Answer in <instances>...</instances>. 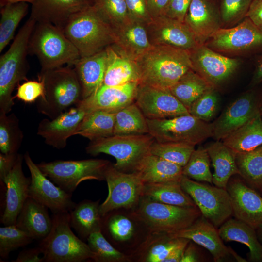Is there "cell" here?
Segmentation results:
<instances>
[{
    "label": "cell",
    "instance_id": "6da1fadb",
    "mask_svg": "<svg viewBox=\"0 0 262 262\" xmlns=\"http://www.w3.org/2000/svg\"><path fill=\"white\" fill-rule=\"evenodd\" d=\"M140 84L169 89L193 69L189 50L168 46H152L136 60Z\"/></svg>",
    "mask_w": 262,
    "mask_h": 262
},
{
    "label": "cell",
    "instance_id": "7a4b0ae2",
    "mask_svg": "<svg viewBox=\"0 0 262 262\" xmlns=\"http://www.w3.org/2000/svg\"><path fill=\"white\" fill-rule=\"evenodd\" d=\"M61 30L81 57L96 54L115 43L113 27L94 4L70 16Z\"/></svg>",
    "mask_w": 262,
    "mask_h": 262
},
{
    "label": "cell",
    "instance_id": "3957f363",
    "mask_svg": "<svg viewBox=\"0 0 262 262\" xmlns=\"http://www.w3.org/2000/svg\"><path fill=\"white\" fill-rule=\"evenodd\" d=\"M36 21L30 17L19 29L9 49L0 57V114H8L14 105L12 93L22 80L27 81L30 38Z\"/></svg>",
    "mask_w": 262,
    "mask_h": 262
},
{
    "label": "cell",
    "instance_id": "277c9868",
    "mask_svg": "<svg viewBox=\"0 0 262 262\" xmlns=\"http://www.w3.org/2000/svg\"><path fill=\"white\" fill-rule=\"evenodd\" d=\"M72 66H60L41 71L38 79L45 85V96L39 98L38 112L53 119L82 99V89Z\"/></svg>",
    "mask_w": 262,
    "mask_h": 262
},
{
    "label": "cell",
    "instance_id": "5b68a950",
    "mask_svg": "<svg viewBox=\"0 0 262 262\" xmlns=\"http://www.w3.org/2000/svg\"><path fill=\"white\" fill-rule=\"evenodd\" d=\"M29 54L36 56L41 71L55 68L65 64L72 66L81 58L74 45L56 26L37 22L30 38Z\"/></svg>",
    "mask_w": 262,
    "mask_h": 262
},
{
    "label": "cell",
    "instance_id": "8992f818",
    "mask_svg": "<svg viewBox=\"0 0 262 262\" xmlns=\"http://www.w3.org/2000/svg\"><path fill=\"white\" fill-rule=\"evenodd\" d=\"M52 227L41 240L40 247L44 262H81L93 260L95 254L72 232L69 212L53 213Z\"/></svg>",
    "mask_w": 262,
    "mask_h": 262
},
{
    "label": "cell",
    "instance_id": "52a82bcc",
    "mask_svg": "<svg viewBox=\"0 0 262 262\" xmlns=\"http://www.w3.org/2000/svg\"><path fill=\"white\" fill-rule=\"evenodd\" d=\"M134 212L153 233H172L192 225L201 216L196 207L166 204L142 196Z\"/></svg>",
    "mask_w": 262,
    "mask_h": 262
},
{
    "label": "cell",
    "instance_id": "ba28073f",
    "mask_svg": "<svg viewBox=\"0 0 262 262\" xmlns=\"http://www.w3.org/2000/svg\"><path fill=\"white\" fill-rule=\"evenodd\" d=\"M155 141L149 134L113 135L94 141L86 147L87 153L95 156L100 153L112 156L116 159L113 164L117 170L132 172L140 160L150 153Z\"/></svg>",
    "mask_w": 262,
    "mask_h": 262
},
{
    "label": "cell",
    "instance_id": "9c48e42d",
    "mask_svg": "<svg viewBox=\"0 0 262 262\" xmlns=\"http://www.w3.org/2000/svg\"><path fill=\"white\" fill-rule=\"evenodd\" d=\"M110 164L106 160L89 159L42 162L37 165L53 182L72 194L84 180H105V173Z\"/></svg>",
    "mask_w": 262,
    "mask_h": 262
},
{
    "label": "cell",
    "instance_id": "30bf717a",
    "mask_svg": "<svg viewBox=\"0 0 262 262\" xmlns=\"http://www.w3.org/2000/svg\"><path fill=\"white\" fill-rule=\"evenodd\" d=\"M149 133L161 143L198 144L213 136L212 123L201 120L189 114L172 118L149 119Z\"/></svg>",
    "mask_w": 262,
    "mask_h": 262
},
{
    "label": "cell",
    "instance_id": "8fae6325",
    "mask_svg": "<svg viewBox=\"0 0 262 262\" xmlns=\"http://www.w3.org/2000/svg\"><path fill=\"white\" fill-rule=\"evenodd\" d=\"M183 190L191 197L203 215L216 228L232 215L229 195L226 189L195 181L183 175Z\"/></svg>",
    "mask_w": 262,
    "mask_h": 262
},
{
    "label": "cell",
    "instance_id": "7c38bea8",
    "mask_svg": "<svg viewBox=\"0 0 262 262\" xmlns=\"http://www.w3.org/2000/svg\"><path fill=\"white\" fill-rule=\"evenodd\" d=\"M108 194L99 205L103 217L119 208H131L138 204L142 196L144 183L134 172L127 173L116 169L110 164L105 173Z\"/></svg>",
    "mask_w": 262,
    "mask_h": 262
},
{
    "label": "cell",
    "instance_id": "4fadbf2b",
    "mask_svg": "<svg viewBox=\"0 0 262 262\" xmlns=\"http://www.w3.org/2000/svg\"><path fill=\"white\" fill-rule=\"evenodd\" d=\"M215 51L238 53L262 48V31L247 17L235 27L220 28L204 44Z\"/></svg>",
    "mask_w": 262,
    "mask_h": 262
},
{
    "label": "cell",
    "instance_id": "5bb4252c",
    "mask_svg": "<svg viewBox=\"0 0 262 262\" xmlns=\"http://www.w3.org/2000/svg\"><path fill=\"white\" fill-rule=\"evenodd\" d=\"M24 159L31 174L29 196L47 207L53 213L69 212L76 205L72 194L67 193L48 179L28 152Z\"/></svg>",
    "mask_w": 262,
    "mask_h": 262
},
{
    "label": "cell",
    "instance_id": "9a60e30c",
    "mask_svg": "<svg viewBox=\"0 0 262 262\" xmlns=\"http://www.w3.org/2000/svg\"><path fill=\"white\" fill-rule=\"evenodd\" d=\"M262 98L250 90L230 104L212 123V137L222 140L260 114Z\"/></svg>",
    "mask_w": 262,
    "mask_h": 262
},
{
    "label": "cell",
    "instance_id": "2e32d148",
    "mask_svg": "<svg viewBox=\"0 0 262 262\" xmlns=\"http://www.w3.org/2000/svg\"><path fill=\"white\" fill-rule=\"evenodd\" d=\"M193 70L216 88L235 72L240 61L201 44L189 50Z\"/></svg>",
    "mask_w": 262,
    "mask_h": 262
},
{
    "label": "cell",
    "instance_id": "e0dca14e",
    "mask_svg": "<svg viewBox=\"0 0 262 262\" xmlns=\"http://www.w3.org/2000/svg\"><path fill=\"white\" fill-rule=\"evenodd\" d=\"M134 102L149 119L172 118L189 114L169 89L139 83Z\"/></svg>",
    "mask_w": 262,
    "mask_h": 262
},
{
    "label": "cell",
    "instance_id": "ac0fdd59",
    "mask_svg": "<svg viewBox=\"0 0 262 262\" xmlns=\"http://www.w3.org/2000/svg\"><path fill=\"white\" fill-rule=\"evenodd\" d=\"M146 27L153 46H168L189 51L201 45L184 22L164 15L153 18Z\"/></svg>",
    "mask_w": 262,
    "mask_h": 262
},
{
    "label": "cell",
    "instance_id": "d6986e66",
    "mask_svg": "<svg viewBox=\"0 0 262 262\" xmlns=\"http://www.w3.org/2000/svg\"><path fill=\"white\" fill-rule=\"evenodd\" d=\"M226 189L232 214L255 229H259L262 225V196L239 178L230 179Z\"/></svg>",
    "mask_w": 262,
    "mask_h": 262
},
{
    "label": "cell",
    "instance_id": "ffe728a7",
    "mask_svg": "<svg viewBox=\"0 0 262 262\" xmlns=\"http://www.w3.org/2000/svg\"><path fill=\"white\" fill-rule=\"evenodd\" d=\"M139 82L117 86L102 85L94 94L81 100L75 106L87 114L95 111L115 113L135 101Z\"/></svg>",
    "mask_w": 262,
    "mask_h": 262
},
{
    "label": "cell",
    "instance_id": "44dd1931",
    "mask_svg": "<svg viewBox=\"0 0 262 262\" xmlns=\"http://www.w3.org/2000/svg\"><path fill=\"white\" fill-rule=\"evenodd\" d=\"M86 114L82 108L73 106L55 118L42 119L39 123L37 134L47 145L57 149L64 148L67 139L76 135Z\"/></svg>",
    "mask_w": 262,
    "mask_h": 262
},
{
    "label": "cell",
    "instance_id": "7402d4cb",
    "mask_svg": "<svg viewBox=\"0 0 262 262\" xmlns=\"http://www.w3.org/2000/svg\"><path fill=\"white\" fill-rule=\"evenodd\" d=\"M23 159L24 155L18 153L14 167L3 181L6 189L5 205L0 222L5 226L16 224L17 217L29 196L31 178L26 177L23 173Z\"/></svg>",
    "mask_w": 262,
    "mask_h": 262
},
{
    "label": "cell",
    "instance_id": "603a6c76",
    "mask_svg": "<svg viewBox=\"0 0 262 262\" xmlns=\"http://www.w3.org/2000/svg\"><path fill=\"white\" fill-rule=\"evenodd\" d=\"M168 234L172 237L188 239L202 246L216 262L222 261L233 251L225 246L216 228L202 215L190 226Z\"/></svg>",
    "mask_w": 262,
    "mask_h": 262
},
{
    "label": "cell",
    "instance_id": "cb8c5ba5",
    "mask_svg": "<svg viewBox=\"0 0 262 262\" xmlns=\"http://www.w3.org/2000/svg\"><path fill=\"white\" fill-rule=\"evenodd\" d=\"M95 0H35L29 17L52 24L61 29L74 14L93 5Z\"/></svg>",
    "mask_w": 262,
    "mask_h": 262
},
{
    "label": "cell",
    "instance_id": "d4e9b609",
    "mask_svg": "<svg viewBox=\"0 0 262 262\" xmlns=\"http://www.w3.org/2000/svg\"><path fill=\"white\" fill-rule=\"evenodd\" d=\"M184 22L200 44H204L221 28L219 14L209 0H192Z\"/></svg>",
    "mask_w": 262,
    "mask_h": 262
},
{
    "label": "cell",
    "instance_id": "484cf974",
    "mask_svg": "<svg viewBox=\"0 0 262 262\" xmlns=\"http://www.w3.org/2000/svg\"><path fill=\"white\" fill-rule=\"evenodd\" d=\"M107 62L103 85L117 86L140 82L136 60L113 44L107 48Z\"/></svg>",
    "mask_w": 262,
    "mask_h": 262
},
{
    "label": "cell",
    "instance_id": "4316f807",
    "mask_svg": "<svg viewBox=\"0 0 262 262\" xmlns=\"http://www.w3.org/2000/svg\"><path fill=\"white\" fill-rule=\"evenodd\" d=\"M107 48L93 55L81 57L72 66L82 89V99L96 93L103 85L107 62Z\"/></svg>",
    "mask_w": 262,
    "mask_h": 262
},
{
    "label": "cell",
    "instance_id": "83f0119b",
    "mask_svg": "<svg viewBox=\"0 0 262 262\" xmlns=\"http://www.w3.org/2000/svg\"><path fill=\"white\" fill-rule=\"evenodd\" d=\"M182 168L149 153L140 160L132 172H135L144 183L180 182Z\"/></svg>",
    "mask_w": 262,
    "mask_h": 262
},
{
    "label": "cell",
    "instance_id": "f1b7e54d",
    "mask_svg": "<svg viewBox=\"0 0 262 262\" xmlns=\"http://www.w3.org/2000/svg\"><path fill=\"white\" fill-rule=\"evenodd\" d=\"M48 208L28 196L21 209L15 225L34 239H43L52 227V218Z\"/></svg>",
    "mask_w": 262,
    "mask_h": 262
},
{
    "label": "cell",
    "instance_id": "f546056e",
    "mask_svg": "<svg viewBox=\"0 0 262 262\" xmlns=\"http://www.w3.org/2000/svg\"><path fill=\"white\" fill-rule=\"evenodd\" d=\"M115 44L136 60L153 46L149 42L146 25L131 20L113 29Z\"/></svg>",
    "mask_w": 262,
    "mask_h": 262
},
{
    "label": "cell",
    "instance_id": "4dcf8cb0",
    "mask_svg": "<svg viewBox=\"0 0 262 262\" xmlns=\"http://www.w3.org/2000/svg\"><path fill=\"white\" fill-rule=\"evenodd\" d=\"M214 168L213 183L226 189L231 177L239 175L236 153L220 140L209 144L205 147Z\"/></svg>",
    "mask_w": 262,
    "mask_h": 262
},
{
    "label": "cell",
    "instance_id": "1f68e13d",
    "mask_svg": "<svg viewBox=\"0 0 262 262\" xmlns=\"http://www.w3.org/2000/svg\"><path fill=\"white\" fill-rule=\"evenodd\" d=\"M223 240L235 241L247 246L249 260L262 262V244L258 239L256 229L237 219H229L223 223L218 230Z\"/></svg>",
    "mask_w": 262,
    "mask_h": 262
},
{
    "label": "cell",
    "instance_id": "d6a6232c",
    "mask_svg": "<svg viewBox=\"0 0 262 262\" xmlns=\"http://www.w3.org/2000/svg\"><path fill=\"white\" fill-rule=\"evenodd\" d=\"M99 200H84L76 204L70 210V224L79 236L87 239L92 233L101 230L102 217L99 213Z\"/></svg>",
    "mask_w": 262,
    "mask_h": 262
},
{
    "label": "cell",
    "instance_id": "836d02e7",
    "mask_svg": "<svg viewBox=\"0 0 262 262\" xmlns=\"http://www.w3.org/2000/svg\"><path fill=\"white\" fill-rule=\"evenodd\" d=\"M142 196L174 206L197 207L191 197L183 190L180 182L144 183Z\"/></svg>",
    "mask_w": 262,
    "mask_h": 262
},
{
    "label": "cell",
    "instance_id": "e575fe53",
    "mask_svg": "<svg viewBox=\"0 0 262 262\" xmlns=\"http://www.w3.org/2000/svg\"><path fill=\"white\" fill-rule=\"evenodd\" d=\"M236 153L253 150L262 146V118L259 114L222 140Z\"/></svg>",
    "mask_w": 262,
    "mask_h": 262
},
{
    "label": "cell",
    "instance_id": "d590c367",
    "mask_svg": "<svg viewBox=\"0 0 262 262\" xmlns=\"http://www.w3.org/2000/svg\"><path fill=\"white\" fill-rule=\"evenodd\" d=\"M213 88L203 78L191 69L169 89L188 110L196 100Z\"/></svg>",
    "mask_w": 262,
    "mask_h": 262
},
{
    "label": "cell",
    "instance_id": "8d00e7d4",
    "mask_svg": "<svg viewBox=\"0 0 262 262\" xmlns=\"http://www.w3.org/2000/svg\"><path fill=\"white\" fill-rule=\"evenodd\" d=\"M115 113L95 111L87 113L76 133L91 141L114 135Z\"/></svg>",
    "mask_w": 262,
    "mask_h": 262
},
{
    "label": "cell",
    "instance_id": "74e56055",
    "mask_svg": "<svg viewBox=\"0 0 262 262\" xmlns=\"http://www.w3.org/2000/svg\"><path fill=\"white\" fill-rule=\"evenodd\" d=\"M236 162L242 180L262 196V146L248 152L236 153Z\"/></svg>",
    "mask_w": 262,
    "mask_h": 262
},
{
    "label": "cell",
    "instance_id": "f35d334b",
    "mask_svg": "<svg viewBox=\"0 0 262 262\" xmlns=\"http://www.w3.org/2000/svg\"><path fill=\"white\" fill-rule=\"evenodd\" d=\"M148 132L147 119L135 102L115 113L114 135L145 134Z\"/></svg>",
    "mask_w": 262,
    "mask_h": 262
},
{
    "label": "cell",
    "instance_id": "ab89813d",
    "mask_svg": "<svg viewBox=\"0 0 262 262\" xmlns=\"http://www.w3.org/2000/svg\"><path fill=\"white\" fill-rule=\"evenodd\" d=\"M139 251V260L144 262H164L183 241V238L172 237L167 233H153Z\"/></svg>",
    "mask_w": 262,
    "mask_h": 262
},
{
    "label": "cell",
    "instance_id": "60d3db41",
    "mask_svg": "<svg viewBox=\"0 0 262 262\" xmlns=\"http://www.w3.org/2000/svg\"><path fill=\"white\" fill-rule=\"evenodd\" d=\"M28 11V4L25 2L7 4L1 7L0 52L13 39L17 26Z\"/></svg>",
    "mask_w": 262,
    "mask_h": 262
},
{
    "label": "cell",
    "instance_id": "b9f144b4",
    "mask_svg": "<svg viewBox=\"0 0 262 262\" xmlns=\"http://www.w3.org/2000/svg\"><path fill=\"white\" fill-rule=\"evenodd\" d=\"M23 138L19 120L14 113L0 114V150L5 154L17 153Z\"/></svg>",
    "mask_w": 262,
    "mask_h": 262
},
{
    "label": "cell",
    "instance_id": "7bdbcfd3",
    "mask_svg": "<svg viewBox=\"0 0 262 262\" xmlns=\"http://www.w3.org/2000/svg\"><path fill=\"white\" fill-rule=\"evenodd\" d=\"M195 146L187 143L155 141L151 146L150 153L183 167L195 149Z\"/></svg>",
    "mask_w": 262,
    "mask_h": 262
},
{
    "label": "cell",
    "instance_id": "ee69618b",
    "mask_svg": "<svg viewBox=\"0 0 262 262\" xmlns=\"http://www.w3.org/2000/svg\"><path fill=\"white\" fill-rule=\"evenodd\" d=\"M182 174L197 181L213 183L210 157L205 148L199 147L194 150L187 163L183 167Z\"/></svg>",
    "mask_w": 262,
    "mask_h": 262
},
{
    "label": "cell",
    "instance_id": "f6af8a7d",
    "mask_svg": "<svg viewBox=\"0 0 262 262\" xmlns=\"http://www.w3.org/2000/svg\"><path fill=\"white\" fill-rule=\"evenodd\" d=\"M88 245L95 254L93 261L99 262H122L130 260L107 240L101 230L91 233L87 238Z\"/></svg>",
    "mask_w": 262,
    "mask_h": 262
},
{
    "label": "cell",
    "instance_id": "bcb514c9",
    "mask_svg": "<svg viewBox=\"0 0 262 262\" xmlns=\"http://www.w3.org/2000/svg\"><path fill=\"white\" fill-rule=\"evenodd\" d=\"M33 239L15 224L0 228V256L6 259L13 250L30 244Z\"/></svg>",
    "mask_w": 262,
    "mask_h": 262
},
{
    "label": "cell",
    "instance_id": "7dc6e473",
    "mask_svg": "<svg viewBox=\"0 0 262 262\" xmlns=\"http://www.w3.org/2000/svg\"><path fill=\"white\" fill-rule=\"evenodd\" d=\"M94 4L113 29L132 20L125 0H95Z\"/></svg>",
    "mask_w": 262,
    "mask_h": 262
},
{
    "label": "cell",
    "instance_id": "c3c4849f",
    "mask_svg": "<svg viewBox=\"0 0 262 262\" xmlns=\"http://www.w3.org/2000/svg\"><path fill=\"white\" fill-rule=\"evenodd\" d=\"M219 97L213 88L196 100L188 109L189 113L197 118L209 122L216 115L219 109Z\"/></svg>",
    "mask_w": 262,
    "mask_h": 262
},
{
    "label": "cell",
    "instance_id": "681fc988",
    "mask_svg": "<svg viewBox=\"0 0 262 262\" xmlns=\"http://www.w3.org/2000/svg\"><path fill=\"white\" fill-rule=\"evenodd\" d=\"M106 231L111 237L117 241H126L131 238L134 233L132 221L122 215L110 216L104 223Z\"/></svg>",
    "mask_w": 262,
    "mask_h": 262
},
{
    "label": "cell",
    "instance_id": "f907efd6",
    "mask_svg": "<svg viewBox=\"0 0 262 262\" xmlns=\"http://www.w3.org/2000/svg\"><path fill=\"white\" fill-rule=\"evenodd\" d=\"M253 0H222L221 18L226 23H232L246 17Z\"/></svg>",
    "mask_w": 262,
    "mask_h": 262
},
{
    "label": "cell",
    "instance_id": "816d5d0a",
    "mask_svg": "<svg viewBox=\"0 0 262 262\" xmlns=\"http://www.w3.org/2000/svg\"><path fill=\"white\" fill-rule=\"evenodd\" d=\"M45 96V88L43 81H26L18 85L17 92L13 99L17 98L25 103H31L38 98L43 99Z\"/></svg>",
    "mask_w": 262,
    "mask_h": 262
},
{
    "label": "cell",
    "instance_id": "f5cc1de1",
    "mask_svg": "<svg viewBox=\"0 0 262 262\" xmlns=\"http://www.w3.org/2000/svg\"><path fill=\"white\" fill-rule=\"evenodd\" d=\"M125 1L132 20L145 25L152 20L146 0H125Z\"/></svg>",
    "mask_w": 262,
    "mask_h": 262
},
{
    "label": "cell",
    "instance_id": "db71d44e",
    "mask_svg": "<svg viewBox=\"0 0 262 262\" xmlns=\"http://www.w3.org/2000/svg\"><path fill=\"white\" fill-rule=\"evenodd\" d=\"M192 0H169L164 16L184 22Z\"/></svg>",
    "mask_w": 262,
    "mask_h": 262
},
{
    "label": "cell",
    "instance_id": "11a10c76",
    "mask_svg": "<svg viewBox=\"0 0 262 262\" xmlns=\"http://www.w3.org/2000/svg\"><path fill=\"white\" fill-rule=\"evenodd\" d=\"M18 153L5 154L0 153V180L2 184L3 181L14 167Z\"/></svg>",
    "mask_w": 262,
    "mask_h": 262
},
{
    "label": "cell",
    "instance_id": "9f6ffc18",
    "mask_svg": "<svg viewBox=\"0 0 262 262\" xmlns=\"http://www.w3.org/2000/svg\"><path fill=\"white\" fill-rule=\"evenodd\" d=\"M246 17L262 31V0H253Z\"/></svg>",
    "mask_w": 262,
    "mask_h": 262
},
{
    "label": "cell",
    "instance_id": "6f0895ef",
    "mask_svg": "<svg viewBox=\"0 0 262 262\" xmlns=\"http://www.w3.org/2000/svg\"><path fill=\"white\" fill-rule=\"evenodd\" d=\"M41 250L38 246L31 249H25L21 251L14 262H44Z\"/></svg>",
    "mask_w": 262,
    "mask_h": 262
},
{
    "label": "cell",
    "instance_id": "680465c9",
    "mask_svg": "<svg viewBox=\"0 0 262 262\" xmlns=\"http://www.w3.org/2000/svg\"><path fill=\"white\" fill-rule=\"evenodd\" d=\"M149 12L155 18L164 16L169 0H146Z\"/></svg>",
    "mask_w": 262,
    "mask_h": 262
},
{
    "label": "cell",
    "instance_id": "91938a15",
    "mask_svg": "<svg viewBox=\"0 0 262 262\" xmlns=\"http://www.w3.org/2000/svg\"><path fill=\"white\" fill-rule=\"evenodd\" d=\"M190 241L183 238L181 243L173 250L164 262H180L184 251Z\"/></svg>",
    "mask_w": 262,
    "mask_h": 262
},
{
    "label": "cell",
    "instance_id": "94428289",
    "mask_svg": "<svg viewBox=\"0 0 262 262\" xmlns=\"http://www.w3.org/2000/svg\"><path fill=\"white\" fill-rule=\"evenodd\" d=\"M199 261V257L196 249L193 244L189 242L184 251L180 262H196Z\"/></svg>",
    "mask_w": 262,
    "mask_h": 262
},
{
    "label": "cell",
    "instance_id": "6125c7cd",
    "mask_svg": "<svg viewBox=\"0 0 262 262\" xmlns=\"http://www.w3.org/2000/svg\"><path fill=\"white\" fill-rule=\"evenodd\" d=\"M262 82V57L259 61L254 71L250 85L254 86Z\"/></svg>",
    "mask_w": 262,
    "mask_h": 262
},
{
    "label": "cell",
    "instance_id": "be15d7a7",
    "mask_svg": "<svg viewBox=\"0 0 262 262\" xmlns=\"http://www.w3.org/2000/svg\"><path fill=\"white\" fill-rule=\"evenodd\" d=\"M35 0H0V7L7 4L15 3L21 2L30 3L31 4Z\"/></svg>",
    "mask_w": 262,
    "mask_h": 262
},
{
    "label": "cell",
    "instance_id": "e7e4bbea",
    "mask_svg": "<svg viewBox=\"0 0 262 262\" xmlns=\"http://www.w3.org/2000/svg\"><path fill=\"white\" fill-rule=\"evenodd\" d=\"M257 234L260 242L262 244V229L259 228L256 229Z\"/></svg>",
    "mask_w": 262,
    "mask_h": 262
},
{
    "label": "cell",
    "instance_id": "03108f58",
    "mask_svg": "<svg viewBox=\"0 0 262 262\" xmlns=\"http://www.w3.org/2000/svg\"><path fill=\"white\" fill-rule=\"evenodd\" d=\"M260 114L261 116V118H262V98L260 106Z\"/></svg>",
    "mask_w": 262,
    "mask_h": 262
},
{
    "label": "cell",
    "instance_id": "003e7915",
    "mask_svg": "<svg viewBox=\"0 0 262 262\" xmlns=\"http://www.w3.org/2000/svg\"><path fill=\"white\" fill-rule=\"evenodd\" d=\"M259 228L261 229H262V225H261V226Z\"/></svg>",
    "mask_w": 262,
    "mask_h": 262
}]
</instances>
